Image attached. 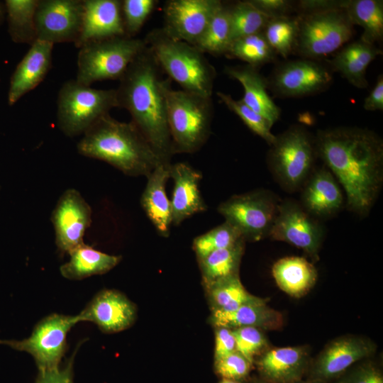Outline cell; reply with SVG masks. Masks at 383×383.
Here are the masks:
<instances>
[{
	"instance_id": "cell-2",
	"label": "cell",
	"mask_w": 383,
	"mask_h": 383,
	"mask_svg": "<svg viewBox=\"0 0 383 383\" xmlns=\"http://www.w3.org/2000/svg\"><path fill=\"white\" fill-rule=\"evenodd\" d=\"M160 71L146 46L130 64L116 91L118 106L130 113L131 121L160 161L169 164L174 153L167 120L165 79Z\"/></svg>"
},
{
	"instance_id": "cell-8",
	"label": "cell",
	"mask_w": 383,
	"mask_h": 383,
	"mask_svg": "<svg viewBox=\"0 0 383 383\" xmlns=\"http://www.w3.org/2000/svg\"><path fill=\"white\" fill-rule=\"evenodd\" d=\"M114 107H118L116 89H97L75 79L67 81L57 97L58 128L68 137L84 135Z\"/></svg>"
},
{
	"instance_id": "cell-34",
	"label": "cell",
	"mask_w": 383,
	"mask_h": 383,
	"mask_svg": "<svg viewBox=\"0 0 383 383\" xmlns=\"http://www.w3.org/2000/svg\"><path fill=\"white\" fill-rule=\"evenodd\" d=\"M225 55L240 60L257 68L275 60L277 54L262 32L232 41Z\"/></svg>"
},
{
	"instance_id": "cell-50",
	"label": "cell",
	"mask_w": 383,
	"mask_h": 383,
	"mask_svg": "<svg viewBox=\"0 0 383 383\" xmlns=\"http://www.w3.org/2000/svg\"><path fill=\"white\" fill-rule=\"evenodd\" d=\"M218 383H248L247 381L235 380L231 379H221Z\"/></svg>"
},
{
	"instance_id": "cell-4",
	"label": "cell",
	"mask_w": 383,
	"mask_h": 383,
	"mask_svg": "<svg viewBox=\"0 0 383 383\" xmlns=\"http://www.w3.org/2000/svg\"><path fill=\"white\" fill-rule=\"evenodd\" d=\"M160 70L182 90L211 97L216 72L194 46L168 35L162 28L144 39Z\"/></svg>"
},
{
	"instance_id": "cell-37",
	"label": "cell",
	"mask_w": 383,
	"mask_h": 383,
	"mask_svg": "<svg viewBox=\"0 0 383 383\" xmlns=\"http://www.w3.org/2000/svg\"><path fill=\"white\" fill-rule=\"evenodd\" d=\"M229 9L231 43L238 38L262 32L270 19L249 1H238Z\"/></svg>"
},
{
	"instance_id": "cell-46",
	"label": "cell",
	"mask_w": 383,
	"mask_h": 383,
	"mask_svg": "<svg viewBox=\"0 0 383 383\" xmlns=\"http://www.w3.org/2000/svg\"><path fill=\"white\" fill-rule=\"evenodd\" d=\"M340 383H383V377L378 369L367 364L358 367Z\"/></svg>"
},
{
	"instance_id": "cell-14",
	"label": "cell",
	"mask_w": 383,
	"mask_h": 383,
	"mask_svg": "<svg viewBox=\"0 0 383 383\" xmlns=\"http://www.w3.org/2000/svg\"><path fill=\"white\" fill-rule=\"evenodd\" d=\"M84 0H39L35 13L37 40L52 44L77 41Z\"/></svg>"
},
{
	"instance_id": "cell-44",
	"label": "cell",
	"mask_w": 383,
	"mask_h": 383,
	"mask_svg": "<svg viewBox=\"0 0 383 383\" xmlns=\"http://www.w3.org/2000/svg\"><path fill=\"white\" fill-rule=\"evenodd\" d=\"M214 360L236 351L233 330L226 327H215Z\"/></svg>"
},
{
	"instance_id": "cell-18",
	"label": "cell",
	"mask_w": 383,
	"mask_h": 383,
	"mask_svg": "<svg viewBox=\"0 0 383 383\" xmlns=\"http://www.w3.org/2000/svg\"><path fill=\"white\" fill-rule=\"evenodd\" d=\"M76 317L78 323L91 322L102 332L113 333L126 330L134 323L137 309L135 305L121 292L103 289Z\"/></svg>"
},
{
	"instance_id": "cell-21",
	"label": "cell",
	"mask_w": 383,
	"mask_h": 383,
	"mask_svg": "<svg viewBox=\"0 0 383 383\" xmlns=\"http://www.w3.org/2000/svg\"><path fill=\"white\" fill-rule=\"evenodd\" d=\"M170 174L174 183L170 201L172 220L174 226H178L185 219L207 209L199 189L202 175L184 162L170 164Z\"/></svg>"
},
{
	"instance_id": "cell-45",
	"label": "cell",
	"mask_w": 383,
	"mask_h": 383,
	"mask_svg": "<svg viewBox=\"0 0 383 383\" xmlns=\"http://www.w3.org/2000/svg\"><path fill=\"white\" fill-rule=\"evenodd\" d=\"M74 353L63 368L59 367L50 370L38 371L35 383H74L72 371Z\"/></svg>"
},
{
	"instance_id": "cell-6",
	"label": "cell",
	"mask_w": 383,
	"mask_h": 383,
	"mask_svg": "<svg viewBox=\"0 0 383 383\" xmlns=\"http://www.w3.org/2000/svg\"><path fill=\"white\" fill-rule=\"evenodd\" d=\"M146 46L144 40L126 35L84 44L79 48L75 80L87 86L98 81L119 80Z\"/></svg>"
},
{
	"instance_id": "cell-12",
	"label": "cell",
	"mask_w": 383,
	"mask_h": 383,
	"mask_svg": "<svg viewBox=\"0 0 383 383\" xmlns=\"http://www.w3.org/2000/svg\"><path fill=\"white\" fill-rule=\"evenodd\" d=\"M323 235V226L301 204L291 199L280 201L269 235L271 239L301 249L313 261H317Z\"/></svg>"
},
{
	"instance_id": "cell-42",
	"label": "cell",
	"mask_w": 383,
	"mask_h": 383,
	"mask_svg": "<svg viewBox=\"0 0 383 383\" xmlns=\"http://www.w3.org/2000/svg\"><path fill=\"white\" fill-rule=\"evenodd\" d=\"M253 367L252 364L237 350L214 360V370L221 379L247 381Z\"/></svg>"
},
{
	"instance_id": "cell-11",
	"label": "cell",
	"mask_w": 383,
	"mask_h": 383,
	"mask_svg": "<svg viewBox=\"0 0 383 383\" xmlns=\"http://www.w3.org/2000/svg\"><path fill=\"white\" fill-rule=\"evenodd\" d=\"M75 316L52 313L42 318L23 340H0V344L29 353L38 371L58 368L67 348V335L77 324Z\"/></svg>"
},
{
	"instance_id": "cell-31",
	"label": "cell",
	"mask_w": 383,
	"mask_h": 383,
	"mask_svg": "<svg viewBox=\"0 0 383 383\" xmlns=\"http://www.w3.org/2000/svg\"><path fill=\"white\" fill-rule=\"evenodd\" d=\"M343 9L351 23L363 29L360 40L373 44L383 38V1L380 0H345Z\"/></svg>"
},
{
	"instance_id": "cell-43",
	"label": "cell",
	"mask_w": 383,
	"mask_h": 383,
	"mask_svg": "<svg viewBox=\"0 0 383 383\" xmlns=\"http://www.w3.org/2000/svg\"><path fill=\"white\" fill-rule=\"evenodd\" d=\"M249 1L270 18L288 16L295 10V3L288 0H249Z\"/></svg>"
},
{
	"instance_id": "cell-52",
	"label": "cell",
	"mask_w": 383,
	"mask_h": 383,
	"mask_svg": "<svg viewBox=\"0 0 383 383\" xmlns=\"http://www.w3.org/2000/svg\"><path fill=\"white\" fill-rule=\"evenodd\" d=\"M295 383H328V382H317V381H312V380H308V381L300 380ZM338 383H340V382H338Z\"/></svg>"
},
{
	"instance_id": "cell-28",
	"label": "cell",
	"mask_w": 383,
	"mask_h": 383,
	"mask_svg": "<svg viewBox=\"0 0 383 383\" xmlns=\"http://www.w3.org/2000/svg\"><path fill=\"white\" fill-rule=\"evenodd\" d=\"M272 273L279 289L296 298L306 294L316 284L318 277L313 265L298 256L278 260L272 266Z\"/></svg>"
},
{
	"instance_id": "cell-22",
	"label": "cell",
	"mask_w": 383,
	"mask_h": 383,
	"mask_svg": "<svg viewBox=\"0 0 383 383\" xmlns=\"http://www.w3.org/2000/svg\"><path fill=\"white\" fill-rule=\"evenodd\" d=\"M53 44L36 40L13 71L8 91V104L14 105L45 79L52 66Z\"/></svg>"
},
{
	"instance_id": "cell-32",
	"label": "cell",
	"mask_w": 383,
	"mask_h": 383,
	"mask_svg": "<svg viewBox=\"0 0 383 383\" xmlns=\"http://www.w3.org/2000/svg\"><path fill=\"white\" fill-rule=\"evenodd\" d=\"M39 0L4 1L8 33L13 42L31 45L36 40L35 13Z\"/></svg>"
},
{
	"instance_id": "cell-20",
	"label": "cell",
	"mask_w": 383,
	"mask_h": 383,
	"mask_svg": "<svg viewBox=\"0 0 383 383\" xmlns=\"http://www.w3.org/2000/svg\"><path fill=\"white\" fill-rule=\"evenodd\" d=\"M123 35L121 1L84 0L82 30L75 47L79 48L90 42Z\"/></svg>"
},
{
	"instance_id": "cell-13",
	"label": "cell",
	"mask_w": 383,
	"mask_h": 383,
	"mask_svg": "<svg viewBox=\"0 0 383 383\" xmlns=\"http://www.w3.org/2000/svg\"><path fill=\"white\" fill-rule=\"evenodd\" d=\"M267 81L277 96L300 97L324 91L331 84L333 74L331 69L316 60L303 58L279 65Z\"/></svg>"
},
{
	"instance_id": "cell-33",
	"label": "cell",
	"mask_w": 383,
	"mask_h": 383,
	"mask_svg": "<svg viewBox=\"0 0 383 383\" xmlns=\"http://www.w3.org/2000/svg\"><path fill=\"white\" fill-rule=\"evenodd\" d=\"M245 242L242 238L233 245L213 251L198 260L204 284L239 274Z\"/></svg>"
},
{
	"instance_id": "cell-3",
	"label": "cell",
	"mask_w": 383,
	"mask_h": 383,
	"mask_svg": "<svg viewBox=\"0 0 383 383\" xmlns=\"http://www.w3.org/2000/svg\"><path fill=\"white\" fill-rule=\"evenodd\" d=\"M82 135L77 145L80 155L102 160L126 175L147 177L162 163L132 121L121 122L108 113Z\"/></svg>"
},
{
	"instance_id": "cell-38",
	"label": "cell",
	"mask_w": 383,
	"mask_h": 383,
	"mask_svg": "<svg viewBox=\"0 0 383 383\" xmlns=\"http://www.w3.org/2000/svg\"><path fill=\"white\" fill-rule=\"evenodd\" d=\"M242 238L236 228L224 221L196 237L193 240L192 248L199 260L213 251L233 245Z\"/></svg>"
},
{
	"instance_id": "cell-40",
	"label": "cell",
	"mask_w": 383,
	"mask_h": 383,
	"mask_svg": "<svg viewBox=\"0 0 383 383\" xmlns=\"http://www.w3.org/2000/svg\"><path fill=\"white\" fill-rule=\"evenodd\" d=\"M157 3V1L155 0L121 1V11L126 36L134 38L143 26Z\"/></svg>"
},
{
	"instance_id": "cell-23",
	"label": "cell",
	"mask_w": 383,
	"mask_h": 383,
	"mask_svg": "<svg viewBox=\"0 0 383 383\" xmlns=\"http://www.w3.org/2000/svg\"><path fill=\"white\" fill-rule=\"evenodd\" d=\"M302 188L301 205L316 218L331 216L343 206L339 184L326 166L313 170Z\"/></svg>"
},
{
	"instance_id": "cell-7",
	"label": "cell",
	"mask_w": 383,
	"mask_h": 383,
	"mask_svg": "<svg viewBox=\"0 0 383 383\" xmlns=\"http://www.w3.org/2000/svg\"><path fill=\"white\" fill-rule=\"evenodd\" d=\"M270 146L268 166L280 186L290 192L301 188L313 171L317 156L315 138L294 125L276 135Z\"/></svg>"
},
{
	"instance_id": "cell-51",
	"label": "cell",
	"mask_w": 383,
	"mask_h": 383,
	"mask_svg": "<svg viewBox=\"0 0 383 383\" xmlns=\"http://www.w3.org/2000/svg\"><path fill=\"white\" fill-rule=\"evenodd\" d=\"M249 383H269L262 379L259 378H254L250 381Z\"/></svg>"
},
{
	"instance_id": "cell-15",
	"label": "cell",
	"mask_w": 383,
	"mask_h": 383,
	"mask_svg": "<svg viewBox=\"0 0 383 383\" xmlns=\"http://www.w3.org/2000/svg\"><path fill=\"white\" fill-rule=\"evenodd\" d=\"M222 4L219 0L167 1L162 29L170 37L195 46Z\"/></svg>"
},
{
	"instance_id": "cell-19",
	"label": "cell",
	"mask_w": 383,
	"mask_h": 383,
	"mask_svg": "<svg viewBox=\"0 0 383 383\" xmlns=\"http://www.w3.org/2000/svg\"><path fill=\"white\" fill-rule=\"evenodd\" d=\"M254 363L260 378L269 383H295L306 374L309 352L303 346L267 348Z\"/></svg>"
},
{
	"instance_id": "cell-36",
	"label": "cell",
	"mask_w": 383,
	"mask_h": 383,
	"mask_svg": "<svg viewBox=\"0 0 383 383\" xmlns=\"http://www.w3.org/2000/svg\"><path fill=\"white\" fill-rule=\"evenodd\" d=\"M299 29V16H288L270 18L262 33L275 53L287 58L296 51Z\"/></svg>"
},
{
	"instance_id": "cell-49",
	"label": "cell",
	"mask_w": 383,
	"mask_h": 383,
	"mask_svg": "<svg viewBox=\"0 0 383 383\" xmlns=\"http://www.w3.org/2000/svg\"><path fill=\"white\" fill-rule=\"evenodd\" d=\"M5 16H6V9H5L4 1H0V26L4 22Z\"/></svg>"
},
{
	"instance_id": "cell-29",
	"label": "cell",
	"mask_w": 383,
	"mask_h": 383,
	"mask_svg": "<svg viewBox=\"0 0 383 383\" xmlns=\"http://www.w3.org/2000/svg\"><path fill=\"white\" fill-rule=\"evenodd\" d=\"M68 254L70 260L60 266V272L63 277L71 280H81L93 275L105 274L115 267L122 259L121 255L101 252L84 243Z\"/></svg>"
},
{
	"instance_id": "cell-48",
	"label": "cell",
	"mask_w": 383,
	"mask_h": 383,
	"mask_svg": "<svg viewBox=\"0 0 383 383\" xmlns=\"http://www.w3.org/2000/svg\"><path fill=\"white\" fill-rule=\"evenodd\" d=\"M363 107L367 111L383 110V77L379 75L377 83L370 94L365 98Z\"/></svg>"
},
{
	"instance_id": "cell-16",
	"label": "cell",
	"mask_w": 383,
	"mask_h": 383,
	"mask_svg": "<svg viewBox=\"0 0 383 383\" xmlns=\"http://www.w3.org/2000/svg\"><path fill=\"white\" fill-rule=\"evenodd\" d=\"M92 211L80 192L66 189L53 209L50 220L55 235V245L61 254L69 253L84 242V235L91 226Z\"/></svg>"
},
{
	"instance_id": "cell-35",
	"label": "cell",
	"mask_w": 383,
	"mask_h": 383,
	"mask_svg": "<svg viewBox=\"0 0 383 383\" xmlns=\"http://www.w3.org/2000/svg\"><path fill=\"white\" fill-rule=\"evenodd\" d=\"M230 44V9L223 3L194 47L203 53L221 55L226 53Z\"/></svg>"
},
{
	"instance_id": "cell-41",
	"label": "cell",
	"mask_w": 383,
	"mask_h": 383,
	"mask_svg": "<svg viewBox=\"0 0 383 383\" xmlns=\"http://www.w3.org/2000/svg\"><path fill=\"white\" fill-rule=\"evenodd\" d=\"M232 330L236 350L252 364H254L255 357L268 348V342L262 329L248 326Z\"/></svg>"
},
{
	"instance_id": "cell-47",
	"label": "cell",
	"mask_w": 383,
	"mask_h": 383,
	"mask_svg": "<svg viewBox=\"0 0 383 383\" xmlns=\"http://www.w3.org/2000/svg\"><path fill=\"white\" fill-rule=\"evenodd\" d=\"M345 0H301L296 4L299 15L343 9Z\"/></svg>"
},
{
	"instance_id": "cell-39",
	"label": "cell",
	"mask_w": 383,
	"mask_h": 383,
	"mask_svg": "<svg viewBox=\"0 0 383 383\" xmlns=\"http://www.w3.org/2000/svg\"><path fill=\"white\" fill-rule=\"evenodd\" d=\"M217 96L232 112L235 113L255 134L271 145L276 139L271 128L273 125L264 116L253 111L240 100L234 99L230 94L218 91Z\"/></svg>"
},
{
	"instance_id": "cell-25",
	"label": "cell",
	"mask_w": 383,
	"mask_h": 383,
	"mask_svg": "<svg viewBox=\"0 0 383 383\" xmlns=\"http://www.w3.org/2000/svg\"><path fill=\"white\" fill-rule=\"evenodd\" d=\"M225 72L243 86V102L274 125L279 118L281 110L268 94L267 81L260 74L257 69L248 65L226 67Z\"/></svg>"
},
{
	"instance_id": "cell-24",
	"label": "cell",
	"mask_w": 383,
	"mask_h": 383,
	"mask_svg": "<svg viewBox=\"0 0 383 383\" xmlns=\"http://www.w3.org/2000/svg\"><path fill=\"white\" fill-rule=\"evenodd\" d=\"M171 163L159 164L147 177L140 204L158 234L168 237L172 224L171 203L166 194V183L170 179Z\"/></svg>"
},
{
	"instance_id": "cell-17",
	"label": "cell",
	"mask_w": 383,
	"mask_h": 383,
	"mask_svg": "<svg viewBox=\"0 0 383 383\" xmlns=\"http://www.w3.org/2000/svg\"><path fill=\"white\" fill-rule=\"evenodd\" d=\"M374 351V345L362 338L344 336L335 339L326 345L309 365V380L328 382Z\"/></svg>"
},
{
	"instance_id": "cell-10",
	"label": "cell",
	"mask_w": 383,
	"mask_h": 383,
	"mask_svg": "<svg viewBox=\"0 0 383 383\" xmlns=\"http://www.w3.org/2000/svg\"><path fill=\"white\" fill-rule=\"evenodd\" d=\"M279 202L272 192L258 189L233 195L217 209L245 241L255 242L269 237Z\"/></svg>"
},
{
	"instance_id": "cell-26",
	"label": "cell",
	"mask_w": 383,
	"mask_h": 383,
	"mask_svg": "<svg viewBox=\"0 0 383 383\" xmlns=\"http://www.w3.org/2000/svg\"><path fill=\"white\" fill-rule=\"evenodd\" d=\"M210 321L215 327L234 329L250 326L262 330L279 329L284 323L282 315L267 306L266 300L262 298L231 312L212 311Z\"/></svg>"
},
{
	"instance_id": "cell-5",
	"label": "cell",
	"mask_w": 383,
	"mask_h": 383,
	"mask_svg": "<svg viewBox=\"0 0 383 383\" xmlns=\"http://www.w3.org/2000/svg\"><path fill=\"white\" fill-rule=\"evenodd\" d=\"M164 94L173 153L199 150L211 133V98L182 89L174 90L169 78L165 79Z\"/></svg>"
},
{
	"instance_id": "cell-1",
	"label": "cell",
	"mask_w": 383,
	"mask_h": 383,
	"mask_svg": "<svg viewBox=\"0 0 383 383\" xmlns=\"http://www.w3.org/2000/svg\"><path fill=\"white\" fill-rule=\"evenodd\" d=\"M317 156L344 189L346 207L364 216L373 206L383 183V141L374 132L359 127L319 130Z\"/></svg>"
},
{
	"instance_id": "cell-30",
	"label": "cell",
	"mask_w": 383,
	"mask_h": 383,
	"mask_svg": "<svg viewBox=\"0 0 383 383\" xmlns=\"http://www.w3.org/2000/svg\"><path fill=\"white\" fill-rule=\"evenodd\" d=\"M204 286L212 311L231 312L243 304L261 299L246 290L239 274L217 279Z\"/></svg>"
},
{
	"instance_id": "cell-9",
	"label": "cell",
	"mask_w": 383,
	"mask_h": 383,
	"mask_svg": "<svg viewBox=\"0 0 383 383\" xmlns=\"http://www.w3.org/2000/svg\"><path fill=\"white\" fill-rule=\"evenodd\" d=\"M296 52L316 60L340 49L354 33V25L344 9L299 15Z\"/></svg>"
},
{
	"instance_id": "cell-27",
	"label": "cell",
	"mask_w": 383,
	"mask_h": 383,
	"mask_svg": "<svg viewBox=\"0 0 383 383\" xmlns=\"http://www.w3.org/2000/svg\"><path fill=\"white\" fill-rule=\"evenodd\" d=\"M382 50L375 45L358 40L343 47L330 61L331 69L339 72L354 87L365 89L368 86L366 70Z\"/></svg>"
}]
</instances>
